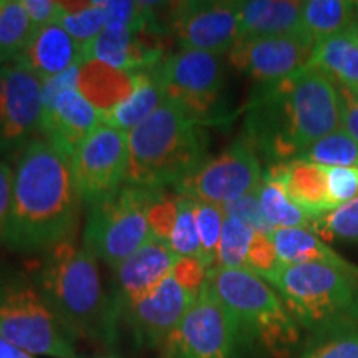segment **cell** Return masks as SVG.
Here are the masks:
<instances>
[{"instance_id":"cell-1","label":"cell","mask_w":358,"mask_h":358,"mask_svg":"<svg viewBox=\"0 0 358 358\" xmlns=\"http://www.w3.org/2000/svg\"><path fill=\"white\" fill-rule=\"evenodd\" d=\"M342 129V96L324 71L306 66L261 83L249 101L245 140L272 164L301 158L327 134Z\"/></svg>"},{"instance_id":"cell-2","label":"cell","mask_w":358,"mask_h":358,"mask_svg":"<svg viewBox=\"0 0 358 358\" xmlns=\"http://www.w3.org/2000/svg\"><path fill=\"white\" fill-rule=\"evenodd\" d=\"M82 203L71 159L45 138H35L17 158L0 244L12 252L34 254L73 239Z\"/></svg>"},{"instance_id":"cell-3","label":"cell","mask_w":358,"mask_h":358,"mask_svg":"<svg viewBox=\"0 0 358 358\" xmlns=\"http://www.w3.org/2000/svg\"><path fill=\"white\" fill-rule=\"evenodd\" d=\"M71 338L111 345L120 319L103 290L96 257L73 239L40 252L27 271Z\"/></svg>"},{"instance_id":"cell-4","label":"cell","mask_w":358,"mask_h":358,"mask_svg":"<svg viewBox=\"0 0 358 358\" xmlns=\"http://www.w3.org/2000/svg\"><path fill=\"white\" fill-rule=\"evenodd\" d=\"M208 136L176 103L164 100L150 118L128 131L127 185L164 189L178 186L206 161Z\"/></svg>"},{"instance_id":"cell-5","label":"cell","mask_w":358,"mask_h":358,"mask_svg":"<svg viewBox=\"0 0 358 358\" xmlns=\"http://www.w3.org/2000/svg\"><path fill=\"white\" fill-rule=\"evenodd\" d=\"M206 282L226 308L239 347L259 348L271 358H290L301 342V330L267 280L245 268L214 267Z\"/></svg>"},{"instance_id":"cell-6","label":"cell","mask_w":358,"mask_h":358,"mask_svg":"<svg viewBox=\"0 0 358 358\" xmlns=\"http://www.w3.org/2000/svg\"><path fill=\"white\" fill-rule=\"evenodd\" d=\"M294 320L313 334L343 322H358V267L332 264H280L266 279Z\"/></svg>"},{"instance_id":"cell-7","label":"cell","mask_w":358,"mask_h":358,"mask_svg":"<svg viewBox=\"0 0 358 358\" xmlns=\"http://www.w3.org/2000/svg\"><path fill=\"white\" fill-rule=\"evenodd\" d=\"M0 337L30 355L77 358L73 338L50 310L32 277L0 267Z\"/></svg>"},{"instance_id":"cell-8","label":"cell","mask_w":358,"mask_h":358,"mask_svg":"<svg viewBox=\"0 0 358 358\" xmlns=\"http://www.w3.org/2000/svg\"><path fill=\"white\" fill-rule=\"evenodd\" d=\"M161 191L124 185L88 208L83 248L111 267L131 257L153 237L148 213Z\"/></svg>"},{"instance_id":"cell-9","label":"cell","mask_w":358,"mask_h":358,"mask_svg":"<svg viewBox=\"0 0 358 358\" xmlns=\"http://www.w3.org/2000/svg\"><path fill=\"white\" fill-rule=\"evenodd\" d=\"M166 100L176 103L199 124L221 115V95L226 87L222 55L199 50H179L156 65Z\"/></svg>"},{"instance_id":"cell-10","label":"cell","mask_w":358,"mask_h":358,"mask_svg":"<svg viewBox=\"0 0 358 358\" xmlns=\"http://www.w3.org/2000/svg\"><path fill=\"white\" fill-rule=\"evenodd\" d=\"M262 176L257 151L245 138H239L221 155L206 159L174 189L179 196L224 206L256 191Z\"/></svg>"},{"instance_id":"cell-11","label":"cell","mask_w":358,"mask_h":358,"mask_svg":"<svg viewBox=\"0 0 358 358\" xmlns=\"http://www.w3.org/2000/svg\"><path fill=\"white\" fill-rule=\"evenodd\" d=\"M237 348L229 315L206 282L185 319L161 345V358H236Z\"/></svg>"},{"instance_id":"cell-12","label":"cell","mask_w":358,"mask_h":358,"mask_svg":"<svg viewBox=\"0 0 358 358\" xmlns=\"http://www.w3.org/2000/svg\"><path fill=\"white\" fill-rule=\"evenodd\" d=\"M128 133L101 123L71 156L80 198L88 208L111 198L127 185Z\"/></svg>"},{"instance_id":"cell-13","label":"cell","mask_w":358,"mask_h":358,"mask_svg":"<svg viewBox=\"0 0 358 358\" xmlns=\"http://www.w3.org/2000/svg\"><path fill=\"white\" fill-rule=\"evenodd\" d=\"M166 32L181 50L229 53L241 38L239 2L173 3Z\"/></svg>"},{"instance_id":"cell-14","label":"cell","mask_w":358,"mask_h":358,"mask_svg":"<svg viewBox=\"0 0 358 358\" xmlns=\"http://www.w3.org/2000/svg\"><path fill=\"white\" fill-rule=\"evenodd\" d=\"M42 120V80L20 65L7 66L0 95V159L17 156L35 140Z\"/></svg>"},{"instance_id":"cell-15","label":"cell","mask_w":358,"mask_h":358,"mask_svg":"<svg viewBox=\"0 0 358 358\" xmlns=\"http://www.w3.org/2000/svg\"><path fill=\"white\" fill-rule=\"evenodd\" d=\"M201 292L182 285L173 272L150 294L123 313L134 342L141 347H161L181 324Z\"/></svg>"},{"instance_id":"cell-16","label":"cell","mask_w":358,"mask_h":358,"mask_svg":"<svg viewBox=\"0 0 358 358\" xmlns=\"http://www.w3.org/2000/svg\"><path fill=\"white\" fill-rule=\"evenodd\" d=\"M313 45L308 35L239 38L229 52V60L259 85L271 83L306 69Z\"/></svg>"},{"instance_id":"cell-17","label":"cell","mask_w":358,"mask_h":358,"mask_svg":"<svg viewBox=\"0 0 358 358\" xmlns=\"http://www.w3.org/2000/svg\"><path fill=\"white\" fill-rule=\"evenodd\" d=\"M178 259L169 243L151 237L138 252L113 267L110 299L120 320L129 307L141 301L164 277L171 274Z\"/></svg>"},{"instance_id":"cell-18","label":"cell","mask_w":358,"mask_h":358,"mask_svg":"<svg viewBox=\"0 0 358 358\" xmlns=\"http://www.w3.org/2000/svg\"><path fill=\"white\" fill-rule=\"evenodd\" d=\"M103 123V115L78 90H66L50 113L40 120V133L55 150L71 159L77 148Z\"/></svg>"},{"instance_id":"cell-19","label":"cell","mask_w":358,"mask_h":358,"mask_svg":"<svg viewBox=\"0 0 358 358\" xmlns=\"http://www.w3.org/2000/svg\"><path fill=\"white\" fill-rule=\"evenodd\" d=\"M80 64L82 47L58 24L38 29L15 62V65L30 70L42 82Z\"/></svg>"},{"instance_id":"cell-20","label":"cell","mask_w":358,"mask_h":358,"mask_svg":"<svg viewBox=\"0 0 358 358\" xmlns=\"http://www.w3.org/2000/svg\"><path fill=\"white\" fill-rule=\"evenodd\" d=\"M239 29L241 38L308 35L302 22V2L294 0L239 2Z\"/></svg>"},{"instance_id":"cell-21","label":"cell","mask_w":358,"mask_h":358,"mask_svg":"<svg viewBox=\"0 0 358 358\" xmlns=\"http://www.w3.org/2000/svg\"><path fill=\"white\" fill-rule=\"evenodd\" d=\"M267 171L280 179L292 203L299 206L312 221L332 211L324 166L297 158L287 163L271 164Z\"/></svg>"},{"instance_id":"cell-22","label":"cell","mask_w":358,"mask_h":358,"mask_svg":"<svg viewBox=\"0 0 358 358\" xmlns=\"http://www.w3.org/2000/svg\"><path fill=\"white\" fill-rule=\"evenodd\" d=\"M307 66L324 71L340 90L358 98L357 24L315 42Z\"/></svg>"},{"instance_id":"cell-23","label":"cell","mask_w":358,"mask_h":358,"mask_svg":"<svg viewBox=\"0 0 358 358\" xmlns=\"http://www.w3.org/2000/svg\"><path fill=\"white\" fill-rule=\"evenodd\" d=\"M136 73L101 64L83 60L80 64L78 92L92 103L101 115L110 113L134 92Z\"/></svg>"},{"instance_id":"cell-24","label":"cell","mask_w":358,"mask_h":358,"mask_svg":"<svg viewBox=\"0 0 358 358\" xmlns=\"http://www.w3.org/2000/svg\"><path fill=\"white\" fill-rule=\"evenodd\" d=\"M164 100H166V93H164L156 66L153 70L140 71L136 73L134 92L110 113L103 115V123L128 133L146 118H150L163 105Z\"/></svg>"},{"instance_id":"cell-25","label":"cell","mask_w":358,"mask_h":358,"mask_svg":"<svg viewBox=\"0 0 358 358\" xmlns=\"http://www.w3.org/2000/svg\"><path fill=\"white\" fill-rule=\"evenodd\" d=\"M277 257L284 266L297 264H332V266H352L340 254L327 245L315 232L307 227L275 229L271 234Z\"/></svg>"},{"instance_id":"cell-26","label":"cell","mask_w":358,"mask_h":358,"mask_svg":"<svg viewBox=\"0 0 358 358\" xmlns=\"http://www.w3.org/2000/svg\"><path fill=\"white\" fill-rule=\"evenodd\" d=\"M302 22L313 42H319L357 24V2L307 0L302 2Z\"/></svg>"},{"instance_id":"cell-27","label":"cell","mask_w":358,"mask_h":358,"mask_svg":"<svg viewBox=\"0 0 358 358\" xmlns=\"http://www.w3.org/2000/svg\"><path fill=\"white\" fill-rule=\"evenodd\" d=\"M257 196L264 216L274 229L310 227L312 219L292 203L280 179L271 171H264L262 181L257 187Z\"/></svg>"},{"instance_id":"cell-28","label":"cell","mask_w":358,"mask_h":358,"mask_svg":"<svg viewBox=\"0 0 358 358\" xmlns=\"http://www.w3.org/2000/svg\"><path fill=\"white\" fill-rule=\"evenodd\" d=\"M35 34L22 0H0V64L17 62Z\"/></svg>"},{"instance_id":"cell-29","label":"cell","mask_w":358,"mask_h":358,"mask_svg":"<svg viewBox=\"0 0 358 358\" xmlns=\"http://www.w3.org/2000/svg\"><path fill=\"white\" fill-rule=\"evenodd\" d=\"M301 358H358V322H343L315 332Z\"/></svg>"},{"instance_id":"cell-30","label":"cell","mask_w":358,"mask_h":358,"mask_svg":"<svg viewBox=\"0 0 358 358\" xmlns=\"http://www.w3.org/2000/svg\"><path fill=\"white\" fill-rule=\"evenodd\" d=\"M62 3H64V13L58 25L64 27L82 48L87 47L93 38H96L106 27V17L100 0Z\"/></svg>"},{"instance_id":"cell-31","label":"cell","mask_w":358,"mask_h":358,"mask_svg":"<svg viewBox=\"0 0 358 358\" xmlns=\"http://www.w3.org/2000/svg\"><path fill=\"white\" fill-rule=\"evenodd\" d=\"M301 159L330 168H358V141L345 129H338L303 151Z\"/></svg>"},{"instance_id":"cell-32","label":"cell","mask_w":358,"mask_h":358,"mask_svg":"<svg viewBox=\"0 0 358 358\" xmlns=\"http://www.w3.org/2000/svg\"><path fill=\"white\" fill-rule=\"evenodd\" d=\"M254 236H256V231L250 229L244 222L234 217L224 219L214 267L248 268V252Z\"/></svg>"},{"instance_id":"cell-33","label":"cell","mask_w":358,"mask_h":358,"mask_svg":"<svg viewBox=\"0 0 358 358\" xmlns=\"http://www.w3.org/2000/svg\"><path fill=\"white\" fill-rule=\"evenodd\" d=\"M192 201H194L196 227H198L201 243L199 261L208 271H211V268L216 266V252L226 216H224L222 206L204 203V201L198 199Z\"/></svg>"},{"instance_id":"cell-34","label":"cell","mask_w":358,"mask_h":358,"mask_svg":"<svg viewBox=\"0 0 358 358\" xmlns=\"http://www.w3.org/2000/svg\"><path fill=\"white\" fill-rule=\"evenodd\" d=\"M310 231L327 241H350L358 244V194L347 204L324 214L310 224Z\"/></svg>"},{"instance_id":"cell-35","label":"cell","mask_w":358,"mask_h":358,"mask_svg":"<svg viewBox=\"0 0 358 358\" xmlns=\"http://www.w3.org/2000/svg\"><path fill=\"white\" fill-rule=\"evenodd\" d=\"M169 245L178 257H201V243L194 217V201L186 196H179L178 217L171 237H169Z\"/></svg>"},{"instance_id":"cell-36","label":"cell","mask_w":358,"mask_h":358,"mask_svg":"<svg viewBox=\"0 0 358 358\" xmlns=\"http://www.w3.org/2000/svg\"><path fill=\"white\" fill-rule=\"evenodd\" d=\"M224 216L226 217H234L237 221L244 222L245 226H249L250 229H254L259 234L271 236L275 229L268 224V221L264 216L261 203H259L257 189L249 194L243 196V198L232 201L229 204L222 206Z\"/></svg>"},{"instance_id":"cell-37","label":"cell","mask_w":358,"mask_h":358,"mask_svg":"<svg viewBox=\"0 0 358 358\" xmlns=\"http://www.w3.org/2000/svg\"><path fill=\"white\" fill-rule=\"evenodd\" d=\"M178 194H166L164 191H161L151 204L148 221H150L151 234L156 239L169 243L178 217Z\"/></svg>"},{"instance_id":"cell-38","label":"cell","mask_w":358,"mask_h":358,"mask_svg":"<svg viewBox=\"0 0 358 358\" xmlns=\"http://www.w3.org/2000/svg\"><path fill=\"white\" fill-rule=\"evenodd\" d=\"M330 209L347 204L358 194V168L324 166Z\"/></svg>"},{"instance_id":"cell-39","label":"cell","mask_w":358,"mask_h":358,"mask_svg":"<svg viewBox=\"0 0 358 358\" xmlns=\"http://www.w3.org/2000/svg\"><path fill=\"white\" fill-rule=\"evenodd\" d=\"M279 266L280 261L277 257L271 236L256 232L248 252V268L245 271L252 272V274L262 277L266 280L268 275L274 274Z\"/></svg>"},{"instance_id":"cell-40","label":"cell","mask_w":358,"mask_h":358,"mask_svg":"<svg viewBox=\"0 0 358 358\" xmlns=\"http://www.w3.org/2000/svg\"><path fill=\"white\" fill-rule=\"evenodd\" d=\"M80 65H75L64 73H58L42 82V118L50 113L57 98L66 90H78Z\"/></svg>"},{"instance_id":"cell-41","label":"cell","mask_w":358,"mask_h":358,"mask_svg":"<svg viewBox=\"0 0 358 358\" xmlns=\"http://www.w3.org/2000/svg\"><path fill=\"white\" fill-rule=\"evenodd\" d=\"M22 6L35 27V32L42 27L58 24L64 13V3L53 0H22Z\"/></svg>"},{"instance_id":"cell-42","label":"cell","mask_w":358,"mask_h":358,"mask_svg":"<svg viewBox=\"0 0 358 358\" xmlns=\"http://www.w3.org/2000/svg\"><path fill=\"white\" fill-rule=\"evenodd\" d=\"M13 189V171L7 161L0 159V236L6 227L8 213H10Z\"/></svg>"},{"instance_id":"cell-43","label":"cell","mask_w":358,"mask_h":358,"mask_svg":"<svg viewBox=\"0 0 358 358\" xmlns=\"http://www.w3.org/2000/svg\"><path fill=\"white\" fill-rule=\"evenodd\" d=\"M340 96H342V128L353 140L358 141V98L345 90H340Z\"/></svg>"},{"instance_id":"cell-44","label":"cell","mask_w":358,"mask_h":358,"mask_svg":"<svg viewBox=\"0 0 358 358\" xmlns=\"http://www.w3.org/2000/svg\"><path fill=\"white\" fill-rule=\"evenodd\" d=\"M0 358H34L30 353L15 347L3 337H0Z\"/></svg>"},{"instance_id":"cell-45","label":"cell","mask_w":358,"mask_h":358,"mask_svg":"<svg viewBox=\"0 0 358 358\" xmlns=\"http://www.w3.org/2000/svg\"><path fill=\"white\" fill-rule=\"evenodd\" d=\"M6 73H7V66H0V95H2L3 82H6Z\"/></svg>"},{"instance_id":"cell-46","label":"cell","mask_w":358,"mask_h":358,"mask_svg":"<svg viewBox=\"0 0 358 358\" xmlns=\"http://www.w3.org/2000/svg\"><path fill=\"white\" fill-rule=\"evenodd\" d=\"M357 37H358V2H357Z\"/></svg>"},{"instance_id":"cell-47","label":"cell","mask_w":358,"mask_h":358,"mask_svg":"<svg viewBox=\"0 0 358 358\" xmlns=\"http://www.w3.org/2000/svg\"><path fill=\"white\" fill-rule=\"evenodd\" d=\"M78 358V357H77ZM95 358H120V357H95Z\"/></svg>"}]
</instances>
